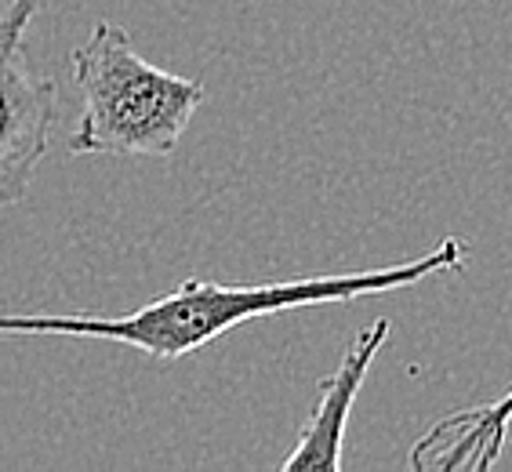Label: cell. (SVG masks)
<instances>
[{
  "instance_id": "4",
  "label": "cell",
  "mask_w": 512,
  "mask_h": 472,
  "mask_svg": "<svg viewBox=\"0 0 512 472\" xmlns=\"http://www.w3.org/2000/svg\"><path fill=\"white\" fill-rule=\"evenodd\" d=\"M389 338V320H375L371 327H364L356 342L345 349L342 364L335 367V374H327L316 393V407L309 414V422L302 425V433L295 440V451L287 454L280 469L284 472H309V469H342V436L353 400L364 385L367 371L375 364L378 349Z\"/></svg>"
},
{
  "instance_id": "2",
  "label": "cell",
  "mask_w": 512,
  "mask_h": 472,
  "mask_svg": "<svg viewBox=\"0 0 512 472\" xmlns=\"http://www.w3.org/2000/svg\"><path fill=\"white\" fill-rule=\"evenodd\" d=\"M80 117L69 135L77 157H171L204 106V84L153 66L117 22H95L69 51Z\"/></svg>"
},
{
  "instance_id": "1",
  "label": "cell",
  "mask_w": 512,
  "mask_h": 472,
  "mask_svg": "<svg viewBox=\"0 0 512 472\" xmlns=\"http://www.w3.org/2000/svg\"><path fill=\"white\" fill-rule=\"evenodd\" d=\"M469 258L462 236L440 240L436 251L411 262L382 269H353V273L302 276L280 284H207L186 280L168 295L149 298L135 313L99 316V313H0V335H62V338H99V342L128 345L153 356L160 364L200 353L215 338L276 313L313 309V305L356 302L364 295H389L400 287L422 284L425 276L458 273Z\"/></svg>"
},
{
  "instance_id": "3",
  "label": "cell",
  "mask_w": 512,
  "mask_h": 472,
  "mask_svg": "<svg viewBox=\"0 0 512 472\" xmlns=\"http://www.w3.org/2000/svg\"><path fill=\"white\" fill-rule=\"evenodd\" d=\"M40 8L44 0H11L0 11V207L26 200L59 120V88L30 51Z\"/></svg>"
},
{
  "instance_id": "5",
  "label": "cell",
  "mask_w": 512,
  "mask_h": 472,
  "mask_svg": "<svg viewBox=\"0 0 512 472\" xmlns=\"http://www.w3.org/2000/svg\"><path fill=\"white\" fill-rule=\"evenodd\" d=\"M505 429H509V396L469 411H454L418 440L411 465L429 472H487L505 451Z\"/></svg>"
}]
</instances>
